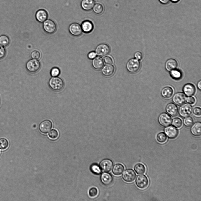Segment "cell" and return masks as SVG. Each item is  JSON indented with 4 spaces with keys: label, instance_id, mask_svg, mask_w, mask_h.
I'll return each mask as SVG.
<instances>
[{
    "label": "cell",
    "instance_id": "obj_1",
    "mask_svg": "<svg viewBox=\"0 0 201 201\" xmlns=\"http://www.w3.org/2000/svg\"><path fill=\"white\" fill-rule=\"evenodd\" d=\"M49 85L50 89L55 92H59L63 88L64 83L63 80L60 77H52L49 79Z\"/></svg>",
    "mask_w": 201,
    "mask_h": 201
},
{
    "label": "cell",
    "instance_id": "obj_2",
    "mask_svg": "<svg viewBox=\"0 0 201 201\" xmlns=\"http://www.w3.org/2000/svg\"><path fill=\"white\" fill-rule=\"evenodd\" d=\"M41 67V64L38 60L31 59L29 60L26 63V67L29 72L34 73L38 72Z\"/></svg>",
    "mask_w": 201,
    "mask_h": 201
},
{
    "label": "cell",
    "instance_id": "obj_3",
    "mask_svg": "<svg viewBox=\"0 0 201 201\" xmlns=\"http://www.w3.org/2000/svg\"><path fill=\"white\" fill-rule=\"evenodd\" d=\"M43 23V29L47 34H52L56 31L57 28V25L52 20L47 19Z\"/></svg>",
    "mask_w": 201,
    "mask_h": 201
},
{
    "label": "cell",
    "instance_id": "obj_4",
    "mask_svg": "<svg viewBox=\"0 0 201 201\" xmlns=\"http://www.w3.org/2000/svg\"><path fill=\"white\" fill-rule=\"evenodd\" d=\"M140 64L138 60L135 58L129 59L126 64V68L128 72L131 73H135L139 70Z\"/></svg>",
    "mask_w": 201,
    "mask_h": 201
},
{
    "label": "cell",
    "instance_id": "obj_5",
    "mask_svg": "<svg viewBox=\"0 0 201 201\" xmlns=\"http://www.w3.org/2000/svg\"><path fill=\"white\" fill-rule=\"evenodd\" d=\"M68 30L70 34L74 37L80 36L82 32L81 25L76 22L72 23L69 25Z\"/></svg>",
    "mask_w": 201,
    "mask_h": 201
},
{
    "label": "cell",
    "instance_id": "obj_6",
    "mask_svg": "<svg viewBox=\"0 0 201 201\" xmlns=\"http://www.w3.org/2000/svg\"><path fill=\"white\" fill-rule=\"evenodd\" d=\"M110 51L109 46L105 44H101L96 47L95 52L97 55L101 57H103L108 54Z\"/></svg>",
    "mask_w": 201,
    "mask_h": 201
},
{
    "label": "cell",
    "instance_id": "obj_7",
    "mask_svg": "<svg viewBox=\"0 0 201 201\" xmlns=\"http://www.w3.org/2000/svg\"><path fill=\"white\" fill-rule=\"evenodd\" d=\"M135 182L137 187L142 189L147 188L149 183L148 178L144 175L138 176Z\"/></svg>",
    "mask_w": 201,
    "mask_h": 201
},
{
    "label": "cell",
    "instance_id": "obj_8",
    "mask_svg": "<svg viewBox=\"0 0 201 201\" xmlns=\"http://www.w3.org/2000/svg\"><path fill=\"white\" fill-rule=\"evenodd\" d=\"M113 165V162L111 160L105 159L101 161L99 164V167L103 172H108L111 170Z\"/></svg>",
    "mask_w": 201,
    "mask_h": 201
},
{
    "label": "cell",
    "instance_id": "obj_9",
    "mask_svg": "<svg viewBox=\"0 0 201 201\" xmlns=\"http://www.w3.org/2000/svg\"><path fill=\"white\" fill-rule=\"evenodd\" d=\"M192 110V107L190 105L188 104H185L180 108L179 113L182 117H186L191 115Z\"/></svg>",
    "mask_w": 201,
    "mask_h": 201
},
{
    "label": "cell",
    "instance_id": "obj_10",
    "mask_svg": "<svg viewBox=\"0 0 201 201\" xmlns=\"http://www.w3.org/2000/svg\"><path fill=\"white\" fill-rule=\"evenodd\" d=\"M136 175L132 169H128L123 172L122 177L124 180L127 182H132L135 180Z\"/></svg>",
    "mask_w": 201,
    "mask_h": 201
},
{
    "label": "cell",
    "instance_id": "obj_11",
    "mask_svg": "<svg viewBox=\"0 0 201 201\" xmlns=\"http://www.w3.org/2000/svg\"><path fill=\"white\" fill-rule=\"evenodd\" d=\"M158 121L162 126L167 127L169 126L172 122V118L167 114L164 113L160 114L158 117Z\"/></svg>",
    "mask_w": 201,
    "mask_h": 201
},
{
    "label": "cell",
    "instance_id": "obj_12",
    "mask_svg": "<svg viewBox=\"0 0 201 201\" xmlns=\"http://www.w3.org/2000/svg\"><path fill=\"white\" fill-rule=\"evenodd\" d=\"M35 16L36 20L38 22L43 23L47 19L48 14L45 9H40L36 12Z\"/></svg>",
    "mask_w": 201,
    "mask_h": 201
},
{
    "label": "cell",
    "instance_id": "obj_13",
    "mask_svg": "<svg viewBox=\"0 0 201 201\" xmlns=\"http://www.w3.org/2000/svg\"><path fill=\"white\" fill-rule=\"evenodd\" d=\"M52 126V122L49 120H46L42 121L40 124L39 129L41 133L46 134L50 131Z\"/></svg>",
    "mask_w": 201,
    "mask_h": 201
},
{
    "label": "cell",
    "instance_id": "obj_14",
    "mask_svg": "<svg viewBox=\"0 0 201 201\" xmlns=\"http://www.w3.org/2000/svg\"><path fill=\"white\" fill-rule=\"evenodd\" d=\"M172 99L173 102L175 104L178 106H180L185 103L187 98L183 93L178 92L174 95Z\"/></svg>",
    "mask_w": 201,
    "mask_h": 201
},
{
    "label": "cell",
    "instance_id": "obj_15",
    "mask_svg": "<svg viewBox=\"0 0 201 201\" xmlns=\"http://www.w3.org/2000/svg\"><path fill=\"white\" fill-rule=\"evenodd\" d=\"M115 70V68L114 65L107 64L103 66L102 69V72L105 76L109 77L114 74Z\"/></svg>",
    "mask_w": 201,
    "mask_h": 201
},
{
    "label": "cell",
    "instance_id": "obj_16",
    "mask_svg": "<svg viewBox=\"0 0 201 201\" xmlns=\"http://www.w3.org/2000/svg\"><path fill=\"white\" fill-rule=\"evenodd\" d=\"M100 180L102 183L105 186L111 185L113 181L112 175L109 173L104 172L101 175Z\"/></svg>",
    "mask_w": 201,
    "mask_h": 201
},
{
    "label": "cell",
    "instance_id": "obj_17",
    "mask_svg": "<svg viewBox=\"0 0 201 201\" xmlns=\"http://www.w3.org/2000/svg\"><path fill=\"white\" fill-rule=\"evenodd\" d=\"M165 132L167 136L171 139L175 138L178 134L177 130L175 127L172 126L166 128L165 129Z\"/></svg>",
    "mask_w": 201,
    "mask_h": 201
},
{
    "label": "cell",
    "instance_id": "obj_18",
    "mask_svg": "<svg viewBox=\"0 0 201 201\" xmlns=\"http://www.w3.org/2000/svg\"><path fill=\"white\" fill-rule=\"evenodd\" d=\"M95 3L94 0H82L80 5L82 9L85 11L91 10Z\"/></svg>",
    "mask_w": 201,
    "mask_h": 201
},
{
    "label": "cell",
    "instance_id": "obj_19",
    "mask_svg": "<svg viewBox=\"0 0 201 201\" xmlns=\"http://www.w3.org/2000/svg\"><path fill=\"white\" fill-rule=\"evenodd\" d=\"M92 66L95 69L99 70L102 68L104 65V61L101 57H96L93 59L92 62Z\"/></svg>",
    "mask_w": 201,
    "mask_h": 201
},
{
    "label": "cell",
    "instance_id": "obj_20",
    "mask_svg": "<svg viewBox=\"0 0 201 201\" xmlns=\"http://www.w3.org/2000/svg\"><path fill=\"white\" fill-rule=\"evenodd\" d=\"M82 31L86 33L91 32L93 29V25L91 21L87 20L83 21L81 25Z\"/></svg>",
    "mask_w": 201,
    "mask_h": 201
},
{
    "label": "cell",
    "instance_id": "obj_21",
    "mask_svg": "<svg viewBox=\"0 0 201 201\" xmlns=\"http://www.w3.org/2000/svg\"><path fill=\"white\" fill-rule=\"evenodd\" d=\"M183 91L187 96H190L195 94V88L193 84H187L183 87Z\"/></svg>",
    "mask_w": 201,
    "mask_h": 201
},
{
    "label": "cell",
    "instance_id": "obj_22",
    "mask_svg": "<svg viewBox=\"0 0 201 201\" xmlns=\"http://www.w3.org/2000/svg\"><path fill=\"white\" fill-rule=\"evenodd\" d=\"M178 108L175 104L171 103L168 104L166 107V111L167 113L172 116L177 115L178 112Z\"/></svg>",
    "mask_w": 201,
    "mask_h": 201
},
{
    "label": "cell",
    "instance_id": "obj_23",
    "mask_svg": "<svg viewBox=\"0 0 201 201\" xmlns=\"http://www.w3.org/2000/svg\"><path fill=\"white\" fill-rule=\"evenodd\" d=\"M177 66V61L173 59H170L167 60L165 64V68L168 71L175 69Z\"/></svg>",
    "mask_w": 201,
    "mask_h": 201
},
{
    "label": "cell",
    "instance_id": "obj_24",
    "mask_svg": "<svg viewBox=\"0 0 201 201\" xmlns=\"http://www.w3.org/2000/svg\"><path fill=\"white\" fill-rule=\"evenodd\" d=\"M192 133L195 136L198 137L201 134V123L200 122H197L195 123L192 126L191 129Z\"/></svg>",
    "mask_w": 201,
    "mask_h": 201
},
{
    "label": "cell",
    "instance_id": "obj_25",
    "mask_svg": "<svg viewBox=\"0 0 201 201\" xmlns=\"http://www.w3.org/2000/svg\"><path fill=\"white\" fill-rule=\"evenodd\" d=\"M124 170V166L121 164H117L114 166L112 172L115 175L119 176L123 173Z\"/></svg>",
    "mask_w": 201,
    "mask_h": 201
},
{
    "label": "cell",
    "instance_id": "obj_26",
    "mask_svg": "<svg viewBox=\"0 0 201 201\" xmlns=\"http://www.w3.org/2000/svg\"><path fill=\"white\" fill-rule=\"evenodd\" d=\"M173 92V89L171 87H164L162 89L161 94L164 98L168 99L172 96Z\"/></svg>",
    "mask_w": 201,
    "mask_h": 201
},
{
    "label": "cell",
    "instance_id": "obj_27",
    "mask_svg": "<svg viewBox=\"0 0 201 201\" xmlns=\"http://www.w3.org/2000/svg\"><path fill=\"white\" fill-rule=\"evenodd\" d=\"M134 170L139 175L144 174L146 171L145 166L140 163H137L135 165Z\"/></svg>",
    "mask_w": 201,
    "mask_h": 201
},
{
    "label": "cell",
    "instance_id": "obj_28",
    "mask_svg": "<svg viewBox=\"0 0 201 201\" xmlns=\"http://www.w3.org/2000/svg\"><path fill=\"white\" fill-rule=\"evenodd\" d=\"M94 12L97 14H102L104 11V7L102 5L99 3L95 4L92 8Z\"/></svg>",
    "mask_w": 201,
    "mask_h": 201
},
{
    "label": "cell",
    "instance_id": "obj_29",
    "mask_svg": "<svg viewBox=\"0 0 201 201\" xmlns=\"http://www.w3.org/2000/svg\"><path fill=\"white\" fill-rule=\"evenodd\" d=\"M170 74L171 76L173 79L176 80L180 79L182 76L181 72L179 70L175 69L170 71Z\"/></svg>",
    "mask_w": 201,
    "mask_h": 201
},
{
    "label": "cell",
    "instance_id": "obj_30",
    "mask_svg": "<svg viewBox=\"0 0 201 201\" xmlns=\"http://www.w3.org/2000/svg\"><path fill=\"white\" fill-rule=\"evenodd\" d=\"M9 39L7 36L2 35L0 36V45L6 46L9 44Z\"/></svg>",
    "mask_w": 201,
    "mask_h": 201
},
{
    "label": "cell",
    "instance_id": "obj_31",
    "mask_svg": "<svg viewBox=\"0 0 201 201\" xmlns=\"http://www.w3.org/2000/svg\"><path fill=\"white\" fill-rule=\"evenodd\" d=\"M9 145V143L8 140L4 138L0 139V149L1 150H5L7 149Z\"/></svg>",
    "mask_w": 201,
    "mask_h": 201
},
{
    "label": "cell",
    "instance_id": "obj_32",
    "mask_svg": "<svg viewBox=\"0 0 201 201\" xmlns=\"http://www.w3.org/2000/svg\"><path fill=\"white\" fill-rule=\"evenodd\" d=\"M157 139L159 142L163 143L167 140V137L166 135L164 132H160L157 135Z\"/></svg>",
    "mask_w": 201,
    "mask_h": 201
},
{
    "label": "cell",
    "instance_id": "obj_33",
    "mask_svg": "<svg viewBox=\"0 0 201 201\" xmlns=\"http://www.w3.org/2000/svg\"><path fill=\"white\" fill-rule=\"evenodd\" d=\"M60 70L58 67H52L50 71V74L52 77H57L60 74Z\"/></svg>",
    "mask_w": 201,
    "mask_h": 201
},
{
    "label": "cell",
    "instance_id": "obj_34",
    "mask_svg": "<svg viewBox=\"0 0 201 201\" xmlns=\"http://www.w3.org/2000/svg\"><path fill=\"white\" fill-rule=\"evenodd\" d=\"M91 171L96 174H99L101 172V170L99 167L96 164H92L90 167Z\"/></svg>",
    "mask_w": 201,
    "mask_h": 201
},
{
    "label": "cell",
    "instance_id": "obj_35",
    "mask_svg": "<svg viewBox=\"0 0 201 201\" xmlns=\"http://www.w3.org/2000/svg\"><path fill=\"white\" fill-rule=\"evenodd\" d=\"M31 57L32 59L39 60L41 58V54L39 50H35L31 52Z\"/></svg>",
    "mask_w": 201,
    "mask_h": 201
},
{
    "label": "cell",
    "instance_id": "obj_36",
    "mask_svg": "<svg viewBox=\"0 0 201 201\" xmlns=\"http://www.w3.org/2000/svg\"><path fill=\"white\" fill-rule=\"evenodd\" d=\"M172 124L177 128H180L182 126V122L180 119L179 118H175L173 119Z\"/></svg>",
    "mask_w": 201,
    "mask_h": 201
},
{
    "label": "cell",
    "instance_id": "obj_37",
    "mask_svg": "<svg viewBox=\"0 0 201 201\" xmlns=\"http://www.w3.org/2000/svg\"><path fill=\"white\" fill-rule=\"evenodd\" d=\"M98 191L97 189L95 187L90 188L89 191V196L92 198L96 197L98 194Z\"/></svg>",
    "mask_w": 201,
    "mask_h": 201
},
{
    "label": "cell",
    "instance_id": "obj_38",
    "mask_svg": "<svg viewBox=\"0 0 201 201\" xmlns=\"http://www.w3.org/2000/svg\"><path fill=\"white\" fill-rule=\"evenodd\" d=\"M193 120L191 117H187L185 118L184 121V123L185 125L187 127H190L193 124Z\"/></svg>",
    "mask_w": 201,
    "mask_h": 201
},
{
    "label": "cell",
    "instance_id": "obj_39",
    "mask_svg": "<svg viewBox=\"0 0 201 201\" xmlns=\"http://www.w3.org/2000/svg\"><path fill=\"white\" fill-rule=\"evenodd\" d=\"M48 135L50 138L55 139L58 136V132L57 130L53 129L50 131Z\"/></svg>",
    "mask_w": 201,
    "mask_h": 201
},
{
    "label": "cell",
    "instance_id": "obj_40",
    "mask_svg": "<svg viewBox=\"0 0 201 201\" xmlns=\"http://www.w3.org/2000/svg\"><path fill=\"white\" fill-rule=\"evenodd\" d=\"M105 63L107 64H112L114 63V60L112 57L109 55L105 56L104 58Z\"/></svg>",
    "mask_w": 201,
    "mask_h": 201
},
{
    "label": "cell",
    "instance_id": "obj_41",
    "mask_svg": "<svg viewBox=\"0 0 201 201\" xmlns=\"http://www.w3.org/2000/svg\"><path fill=\"white\" fill-rule=\"evenodd\" d=\"M6 53L5 48L0 45V59L3 58L5 56Z\"/></svg>",
    "mask_w": 201,
    "mask_h": 201
},
{
    "label": "cell",
    "instance_id": "obj_42",
    "mask_svg": "<svg viewBox=\"0 0 201 201\" xmlns=\"http://www.w3.org/2000/svg\"><path fill=\"white\" fill-rule=\"evenodd\" d=\"M193 113L196 115L200 116L201 114V109L199 107H195L193 110Z\"/></svg>",
    "mask_w": 201,
    "mask_h": 201
},
{
    "label": "cell",
    "instance_id": "obj_43",
    "mask_svg": "<svg viewBox=\"0 0 201 201\" xmlns=\"http://www.w3.org/2000/svg\"><path fill=\"white\" fill-rule=\"evenodd\" d=\"M135 59L138 60H141L142 57V53L140 52H137L135 53L134 55Z\"/></svg>",
    "mask_w": 201,
    "mask_h": 201
},
{
    "label": "cell",
    "instance_id": "obj_44",
    "mask_svg": "<svg viewBox=\"0 0 201 201\" xmlns=\"http://www.w3.org/2000/svg\"><path fill=\"white\" fill-rule=\"evenodd\" d=\"M97 55L95 52L92 51L89 53L87 56L88 58L89 59H93L96 57Z\"/></svg>",
    "mask_w": 201,
    "mask_h": 201
},
{
    "label": "cell",
    "instance_id": "obj_45",
    "mask_svg": "<svg viewBox=\"0 0 201 201\" xmlns=\"http://www.w3.org/2000/svg\"><path fill=\"white\" fill-rule=\"evenodd\" d=\"M186 99L187 102L189 104H194L195 102V99L193 97H188Z\"/></svg>",
    "mask_w": 201,
    "mask_h": 201
},
{
    "label": "cell",
    "instance_id": "obj_46",
    "mask_svg": "<svg viewBox=\"0 0 201 201\" xmlns=\"http://www.w3.org/2000/svg\"><path fill=\"white\" fill-rule=\"evenodd\" d=\"M161 3L164 4H167L169 1L170 0H159Z\"/></svg>",
    "mask_w": 201,
    "mask_h": 201
},
{
    "label": "cell",
    "instance_id": "obj_47",
    "mask_svg": "<svg viewBox=\"0 0 201 201\" xmlns=\"http://www.w3.org/2000/svg\"><path fill=\"white\" fill-rule=\"evenodd\" d=\"M197 87L200 89H201V81H200L197 84Z\"/></svg>",
    "mask_w": 201,
    "mask_h": 201
},
{
    "label": "cell",
    "instance_id": "obj_48",
    "mask_svg": "<svg viewBox=\"0 0 201 201\" xmlns=\"http://www.w3.org/2000/svg\"><path fill=\"white\" fill-rule=\"evenodd\" d=\"M172 2L174 3H177L180 0H170Z\"/></svg>",
    "mask_w": 201,
    "mask_h": 201
}]
</instances>
